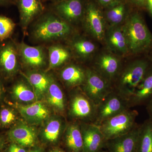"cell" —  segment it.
Listing matches in <instances>:
<instances>
[{"label": "cell", "mask_w": 152, "mask_h": 152, "mask_svg": "<svg viewBox=\"0 0 152 152\" xmlns=\"http://www.w3.org/2000/svg\"><path fill=\"white\" fill-rule=\"evenodd\" d=\"M122 27L129 53H138L152 45V35L138 14L135 13L128 16Z\"/></svg>", "instance_id": "obj_1"}, {"label": "cell", "mask_w": 152, "mask_h": 152, "mask_svg": "<svg viewBox=\"0 0 152 152\" xmlns=\"http://www.w3.org/2000/svg\"><path fill=\"white\" fill-rule=\"evenodd\" d=\"M147 61H134L121 69L115 80L114 90L128 101L149 69Z\"/></svg>", "instance_id": "obj_2"}, {"label": "cell", "mask_w": 152, "mask_h": 152, "mask_svg": "<svg viewBox=\"0 0 152 152\" xmlns=\"http://www.w3.org/2000/svg\"><path fill=\"white\" fill-rule=\"evenodd\" d=\"M72 32L71 24L54 16L45 17L36 23L33 30V37L39 42H50L66 39Z\"/></svg>", "instance_id": "obj_3"}, {"label": "cell", "mask_w": 152, "mask_h": 152, "mask_svg": "<svg viewBox=\"0 0 152 152\" xmlns=\"http://www.w3.org/2000/svg\"><path fill=\"white\" fill-rule=\"evenodd\" d=\"M138 113L128 109L110 118L99 125L106 140L122 135L130 132L137 126Z\"/></svg>", "instance_id": "obj_4"}, {"label": "cell", "mask_w": 152, "mask_h": 152, "mask_svg": "<svg viewBox=\"0 0 152 152\" xmlns=\"http://www.w3.org/2000/svg\"><path fill=\"white\" fill-rule=\"evenodd\" d=\"M129 108L128 101L113 89L97 106L94 124L99 126L104 121Z\"/></svg>", "instance_id": "obj_5"}, {"label": "cell", "mask_w": 152, "mask_h": 152, "mask_svg": "<svg viewBox=\"0 0 152 152\" xmlns=\"http://www.w3.org/2000/svg\"><path fill=\"white\" fill-rule=\"evenodd\" d=\"M83 85L85 94L97 106L114 89L111 83L94 69L86 70V80Z\"/></svg>", "instance_id": "obj_6"}, {"label": "cell", "mask_w": 152, "mask_h": 152, "mask_svg": "<svg viewBox=\"0 0 152 152\" xmlns=\"http://www.w3.org/2000/svg\"><path fill=\"white\" fill-rule=\"evenodd\" d=\"M84 23L88 32L93 37L99 42H104L107 23L95 5L90 4L87 7Z\"/></svg>", "instance_id": "obj_7"}, {"label": "cell", "mask_w": 152, "mask_h": 152, "mask_svg": "<svg viewBox=\"0 0 152 152\" xmlns=\"http://www.w3.org/2000/svg\"><path fill=\"white\" fill-rule=\"evenodd\" d=\"M113 54L108 52L101 53L96 60L94 69L112 84L122 69L121 60Z\"/></svg>", "instance_id": "obj_8"}, {"label": "cell", "mask_w": 152, "mask_h": 152, "mask_svg": "<svg viewBox=\"0 0 152 152\" xmlns=\"http://www.w3.org/2000/svg\"><path fill=\"white\" fill-rule=\"evenodd\" d=\"M96 109V105L86 94H77L71 100L70 113L74 118L89 120L94 123Z\"/></svg>", "instance_id": "obj_9"}, {"label": "cell", "mask_w": 152, "mask_h": 152, "mask_svg": "<svg viewBox=\"0 0 152 152\" xmlns=\"http://www.w3.org/2000/svg\"><path fill=\"white\" fill-rule=\"evenodd\" d=\"M83 140V152H100L105 147L106 140L99 127L94 123L80 125Z\"/></svg>", "instance_id": "obj_10"}, {"label": "cell", "mask_w": 152, "mask_h": 152, "mask_svg": "<svg viewBox=\"0 0 152 152\" xmlns=\"http://www.w3.org/2000/svg\"><path fill=\"white\" fill-rule=\"evenodd\" d=\"M18 52L13 43L10 42L0 46V73L9 78L18 69Z\"/></svg>", "instance_id": "obj_11"}, {"label": "cell", "mask_w": 152, "mask_h": 152, "mask_svg": "<svg viewBox=\"0 0 152 152\" xmlns=\"http://www.w3.org/2000/svg\"><path fill=\"white\" fill-rule=\"evenodd\" d=\"M140 126L137 125L130 132L106 141L108 152H136Z\"/></svg>", "instance_id": "obj_12"}, {"label": "cell", "mask_w": 152, "mask_h": 152, "mask_svg": "<svg viewBox=\"0 0 152 152\" xmlns=\"http://www.w3.org/2000/svg\"><path fill=\"white\" fill-rule=\"evenodd\" d=\"M7 139L10 142L25 148H33L37 142V133L34 128L22 124L11 128L7 134Z\"/></svg>", "instance_id": "obj_13"}, {"label": "cell", "mask_w": 152, "mask_h": 152, "mask_svg": "<svg viewBox=\"0 0 152 152\" xmlns=\"http://www.w3.org/2000/svg\"><path fill=\"white\" fill-rule=\"evenodd\" d=\"M104 42L109 50L118 56L129 53V49L122 25L109 26L106 29Z\"/></svg>", "instance_id": "obj_14"}, {"label": "cell", "mask_w": 152, "mask_h": 152, "mask_svg": "<svg viewBox=\"0 0 152 152\" xmlns=\"http://www.w3.org/2000/svg\"><path fill=\"white\" fill-rule=\"evenodd\" d=\"M17 48L19 57L26 65L38 68L45 65L46 55L42 47L31 46L22 42Z\"/></svg>", "instance_id": "obj_15"}, {"label": "cell", "mask_w": 152, "mask_h": 152, "mask_svg": "<svg viewBox=\"0 0 152 152\" xmlns=\"http://www.w3.org/2000/svg\"><path fill=\"white\" fill-rule=\"evenodd\" d=\"M152 98V68L148 69L141 81L128 100L130 108L147 104Z\"/></svg>", "instance_id": "obj_16"}, {"label": "cell", "mask_w": 152, "mask_h": 152, "mask_svg": "<svg viewBox=\"0 0 152 152\" xmlns=\"http://www.w3.org/2000/svg\"><path fill=\"white\" fill-rule=\"evenodd\" d=\"M56 10L61 18L70 24L78 22L83 17V4L80 0L63 1L56 6Z\"/></svg>", "instance_id": "obj_17"}, {"label": "cell", "mask_w": 152, "mask_h": 152, "mask_svg": "<svg viewBox=\"0 0 152 152\" xmlns=\"http://www.w3.org/2000/svg\"><path fill=\"white\" fill-rule=\"evenodd\" d=\"M17 108L23 117L31 123L41 122L49 115L48 110L41 102H35L28 105H19Z\"/></svg>", "instance_id": "obj_18"}, {"label": "cell", "mask_w": 152, "mask_h": 152, "mask_svg": "<svg viewBox=\"0 0 152 152\" xmlns=\"http://www.w3.org/2000/svg\"><path fill=\"white\" fill-rule=\"evenodd\" d=\"M64 144L69 152H83V140L80 125L76 123L69 125L65 134Z\"/></svg>", "instance_id": "obj_19"}, {"label": "cell", "mask_w": 152, "mask_h": 152, "mask_svg": "<svg viewBox=\"0 0 152 152\" xmlns=\"http://www.w3.org/2000/svg\"><path fill=\"white\" fill-rule=\"evenodd\" d=\"M19 7L21 25L24 29L42 10L39 0H20Z\"/></svg>", "instance_id": "obj_20"}, {"label": "cell", "mask_w": 152, "mask_h": 152, "mask_svg": "<svg viewBox=\"0 0 152 152\" xmlns=\"http://www.w3.org/2000/svg\"><path fill=\"white\" fill-rule=\"evenodd\" d=\"M60 75L63 82L71 87L83 85L86 78V71L74 64L69 65L64 68Z\"/></svg>", "instance_id": "obj_21"}, {"label": "cell", "mask_w": 152, "mask_h": 152, "mask_svg": "<svg viewBox=\"0 0 152 152\" xmlns=\"http://www.w3.org/2000/svg\"><path fill=\"white\" fill-rule=\"evenodd\" d=\"M136 152H152L151 118L140 126Z\"/></svg>", "instance_id": "obj_22"}, {"label": "cell", "mask_w": 152, "mask_h": 152, "mask_svg": "<svg viewBox=\"0 0 152 152\" xmlns=\"http://www.w3.org/2000/svg\"><path fill=\"white\" fill-rule=\"evenodd\" d=\"M47 93L49 104L58 111L64 112L65 109L64 94L59 86L53 79H51Z\"/></svg>", "instance_id": "obj_23"}, {"label": "cell", "mask_w": 152, "mask_h": 152, "mask_svg": "<svg viewBox=\"0 0 152 152\" xmlns=\"http://www.w3.org/2000/svg\"><path fill=\"white\" fill-rule=\"evenodd\" d=\"M48 54V70L62 65L71 57L70 53L67 49L59 45L49 47Z\"/></svg>", "instance_id": "obj_24"}, {"label": "cell", "mask_w": 152, "mask_h": 152, "mask_svg": "<svg viewBox=\"0 0 152 152\" xmlns=\"http://www.w3.org/2000/svg\"><path fill=\"white\" fill-rule=\"evenodd\" d=\"M27 78L38 96L40 97L47 93L51 81V78L47 75L41 72L33 71L27 74Z\"/></svg>", "instance_id": "obj_25"}, {"label": "cell", "mask_w": 152, "mask_h": 152, "mask_svg": "<svg viewBox=\"0 0 152 152\" xmlns=\"http://www.w3.org/2000/svg\"><path fill=\"white\" fill-rule=\"evenodd\" d=\"M62 122L59 118H53L48 122L42 132L44 141L49 144L56 142L62 130Z\"/></svg>", "instance_id": "obj_26"}, {"label": "cell", "mask_w": 152, "mask_h": 152, "mask_svg": "<svg viewBox=\"0 0 152 152\" xmlns=\"http://www.w3.org/2000/svg\"><path fill=\"white\" fill-rule=\"evenodd\" d=\"M71 47L76 55L83 59L91 56L96 50L94 43L84 38L75 39L72 42Z\"/></svg>", "instance_id": "obj_27"}, {"label": "cell", "mask_w": 152, "mask_h": 152, "mask_svg": "<svg viewBox=\"0 0 152 152\" xmlns=\"http://www.w3.org/2000/svg\"><path fill=\"white\" fill-rule=\"evenodd\" d=\"M106 14V20L110 26H122L127 17L126 16V7L119 2L111 6Z\"/></svg>", "instance_id": "obj_28"}, {"label": "cell", "mask_w": 152, "mask_h": 152, "mask_svg": "<svg viewBox=\"0 0 152 152\" xmlns=\"http://www.w3.org/2000/svg\"><path fill=\"white\" fill-rule=\"evenodd\" d=\"M12 95L14 99L22 102H32L36 100L35 93L23 81L15 84L12 88Z\"/></svg>", "instance_id": "obj_29"}, {"label": "cell", "mask_w": 152, "mask_h": 152, "mask_svg": "<svg viewBox=\"0 0 152 152\" xmlns=\"http://www.w3.org/2000/svg\"><path fill=\"white\" fill-rule=\"evenodd\" d=\"M15 26V24L7 17L0 16V40L3 41L10 37Z\"/></svg>", "instance_id": "obj_30"}, {"label": "cell", "mask_w": 152, "mask_h": 152, "mask_svg": "<svg viewBox=\"0 0 152 152\" xmlns=\"http://www.w3.org/2000/svg\"><path fill=\"white\" fill-rule=\"evenodd\" d=\"M16 118L15 112L12 109L4 107L0 110V126L2 127H8L13 124Z\"/></svg>", "instance_id": "obj_31"}, {"label": "cell", "mask_w": 152, "mask_h": 152, "mask_svg": "<svg viewBox=\"0 0 152 152\" xmlns=\"http://www.w3.org/2000/svg\"><path fill=\"white\" fill-rule=\"evenodd\" d=\"M29 151L26 149V148L21 146L18 144L10 142L8 146L7 147L4 152H28Z\"/></svg>", "instance_id": "obj_32"}, {"label": "cell", "mask_w": 152, "mask_h": 152, "mask_svg": "<svg viewBox=\"0 0 152 152\" xmlns=\"http://www.w3.org/2000/svg\"><path fill=\"white\" fill-rule=\"evenodd\" d=\"M7 140L2 135L0 134V152H4L7 146Z\"/></svg>", "instance_id": "obj_33"}, {"label": "cell", "mask_w": 152, "mask_h": 152, "mask_svg": "<svg viewBox=\"0 0 152 152\" xmlns=\"http://www.w3.org/2000/svg\"><path fill=\"white\" fill-rule=\"evenodd\" d=\"M101 4L105 6H112L119 2L120 0H97Z\"/></svg>", "instance_id": "obj_34"}, {"label": "cell", "mask_w": 152, "mask_h": 152, "mask_svg": "<svg viewBox=\"0 0 152 152\" xmlns=\"http://www.w3.org/2000/svg\"><path fill=\"white\" fill-rule=\"evenodd\" d=\"M147 110L150 118H152V98L147 104Z\"/></svg>", "instance_id": "obj_35"}, {"label": "cell", "mask_w": 152, "mask_h": 152, "mask_svg": "<svg viewBox=\"0 0 152 152\" xmlns=\"http://www.w3.org/2000/svg\"><path fill=\"white\" fill-rule=\"evenodd\" d=\"M4 86L1 80V78H0V103L2 101L3 99V96H4Z\"/></svg>", "instance_id": "obj_36"}, {"label": "cell", "mask_w": 152, "mask_h": 152, "mask_svg": "<svg viewBox=\"0 0 152 152\" xmlns=\"http://www.w3.org/2000/svg\"><path fill=\"white\" fill-rule=\"evenodd\" d=\"M134 4L139 6H142L145 4V0H131Z\"/></svg>", "instance_id": "obj_37"}, {"label": "cell", "mask_w": 152, "mask_h": 152, "mask_svg": "<svg viewBox=\"0 0 152 152\" xmlns=\"http://www.w3.org/2000/svg\"><path fill=\"white\" fill-rule=\"evenodd\" d=\"M28 152H44L43 149L41 148H36L30 150Z\"/></svg>", "instance_id": "obj_38"}, {"label": "cell", "mask_w": 152, "mask_h": 152, "mask_svg": "<svg viewBox=\"0 0 152 152\" xmlns=\"http://www.w3.org/2000/svg\"><path fill=\"white\" fill-rule=\"evenodd\" d=\"M149 10L152 15V0H147Z\"/></svg>", "instance_id": "obj_39"}, {"label": "cell", "mask_w": 152, "mask_h": 152, "mask_svg": "<svg viewBox=\"0 0 152 152\" xmlns=\"http://www.w3.org/2000/svg\"><path fill=\"white\" fill-rule=\"evenodd\" d=\"M49 152H65L62 150L59 149H53L50 151Z\"/></svg>", "instance_id": "obj_40"}, {"label": "cell", "mask_w": 152, "mask_h": 152, "mask_svg": "<svg viewBox=\"0 0 152 152\" xmlns=\"http://www.w3.org/2000/svg\"><path fill=\"white\" fill-rule=\"evenodd\" d=\"M4 0H0V3L3 2Z\"/></svg>", "instance_id": "obj_41"}, {"label": "cell", "mask_w": 152, "mask_h": 152, "mask_svg": "<svg viewBox=\"0 0 152 152\" xmlns=\"http://www.w3.org/2000/svg\"><path fill=\"white\" fill-rule=\"evenodd\" d=\"M100 152H108L107 151H100Z\"/></svg>", "instance_id": "obj_42"}]
</instances>
